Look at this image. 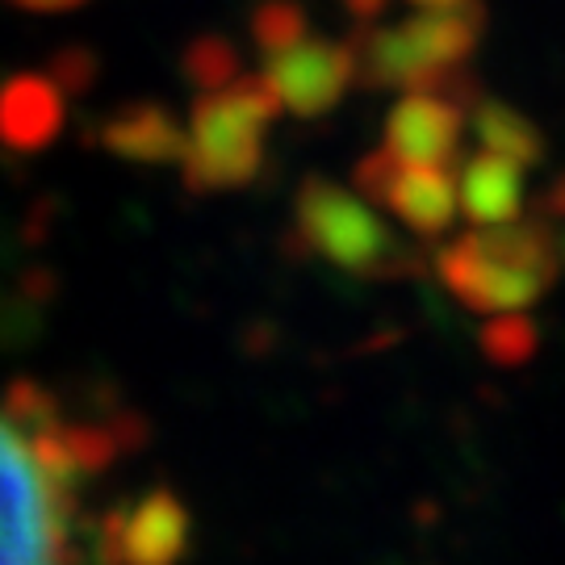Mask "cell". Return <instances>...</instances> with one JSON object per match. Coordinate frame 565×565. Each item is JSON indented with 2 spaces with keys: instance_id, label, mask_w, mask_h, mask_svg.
<instances>
[{
  "instance_id": "cell-1",
  "label": "cell",
  "mask_w": 565,
  "mask_h": 565,
  "mask_svg": "<svg viewBox=\"0 0 565 565\" xmlns=\"http://www.w3.org/2000/svg\"><path fill=\"white\" fill-rule=\"evenodd\" d=\"M482 34L486 9L478 0L424 9V13H411L394 25L361 21L356 34H352L356 76L373 93H385V88H403V93L440 88V93H457L473 105L482 93H478V81L465 76V67L473 60Z\"/></svg>"
},
{
  "instance_id": "cell-2",
  "label": "cell",
  "mask_w": 565,
  "mask_h": 565,
  "mask_svg": "<svg viewBox=\"0 0 565 565\" xmlns=\"http://www.w3.org/2000/svg\"><path fill=\"white\" fill-rule=\"evenodd\" d=\"M431 268L465 310L490 319L545 302L562 277V252L545 218H515L448 239Z\"/></svg>"
},
{
  "instance_id": "cell-3",
  "label": "cell",
  "mask_w": 565,
  "mask_h": 565,
  "mask_svg": "<svg viewBox=\"0 0 565 565\" xmlns=\"http://www.w3.org/2000/svg\"><path fill=\"white\" fill-rule=\"evenodd\" d=\"M281 114V97L268 76H247L202 88L189 114V147L181 177L189 193H235L264 172L268 126Z\"/></svg>"
},
{
  "instance_id": "cell-4",
  "label": "cell",
  "mask_w": 565,
  "mask_h": 565,
  "mask_svg": "<svg viewBox=\"0 0 565 565\" xmlns=\"http://www.w3.org/2000/svg\"><path fill=\"white\" fill-rule=\"evenodd\" d=\"M298 247L356 281H406L424 273V252L403 239L364 193L331 177H306L294 198Z\"/></svg>"
},
{
  "instance_id": "cell-5",
  "label": "cell",
  "mask_w": 565,
  "mask_h": 565,
  "mask_svg": "<svg viewBox=\"0 0 565 565\" xmlns=\"http://www.w3.org/2000/svg\"><path fill=\"white\" fill-rule=\"evenodd\" d=\"M76 503L42 473L30 440L0 411V565L67 562Z\"/></svg>"
},
{
  "instance_id": "cell-6",
  "label": "cell",
  "mask_w": 565,
  "mask_h": 565,
  "mask_svg": "<svg viewBox=\"0 0 565 565\" xmlns=\"http://www.w3.org/2000/svg\"><path fill=\"white\" fill-rule=\"evenodd\" d=\"M352 189L369 202L394 214L398 223L419 239H440L452 231L461 202H457V177L440 163H411L394 156L390 147L369 151L352 168Z\"/></svg>"
},
{
  "instance_id": "cell-7",
  "label": "cell",
  "mask_w": 565,
  "mask_h": 565,
  "mask_svg": "<svg viewBox=\"0 0 565 565\" xmlns=\"http://www.w3.org/2000/svg\"><path fill=\"white\" fill-rule=\"evenodd\" d=\"M193 545V515L177 490L151 486L135 503L109 507L97 520V565H181Z\"/></svg>"
},
{
  "instance_id": "cell-8",
  "label": "cell",
  "mask_w": 565,
  "mask_h": 565,
  "mask_svg": "<svg viewBox=\"0 0 565 565\" xmlns=\"http://www.w3.org/2000/svg\"><path fill=\"white\" fill-rule=\"evenodd\" d=\"M264 76L277 88L281 109H289L294 118H327L348 97V88L361 81L356 76V42L302 34L281 51L264 55Z\"/></svg>"
},
{
  "instance_id": "cell-9",
  "label": "cell",
  "mask_w": 565,
  "mask_h": 565,
  "mask_svg": "<svg viewBox=\"0 0 565 565\" xmlns=\"http://www.w3.org/2000/svg\"><path fill=\"white\" fill-rule=\"evenodd\" d=\"M469 102L440 88L406 93L403 102L385 114V147L411 163H448L461 156Z\"/></svg>"
},
{
  "instance_id": "cell-10",
  "label": "cell",
  "mask_w": 565,
  "mask_h": 565,
  "mask_svg": "<svg viewBox=\"0 0 565 565\" xmlns=\"http://www.w3.org/2000/svg\"><path fill=\"white\" fill-rule=\"evenodd\" d=\"M97 147L105 156H118L126 163L142 168H168L184 160L189 135L181 130V118L163 102H126L109 109L97 121Z\"/></svg>"
},
{
  "instance_id": "cell-11",
  "label": "cell",
  "mask_w": 565,
  "mask_h": 565,
  "mask_svg": "<svg viewBox=\"0 0 565 565\" xmlns=\"http://www.w3.org/2000/svg\"><path fill=\"white\" fill-rule=\"evenodd\" d=\"M63 118L67 97L51 72H18L0 84V147L34 156L60 139Z\"/></svg>"
},
{
  "instance_id": "cell-12",
  "label": "cell",
  "mask_w": 565,
  "mask_h": 565,
  "mask_svg": "<svg viewBox=\"0 0 565 565\" xmlns=\"http://www.w3.org/2000/svg\"><path fill=\"white\" fill-rule=\"evenodd\" d=\"M515 160L494 156V151H469L457 172V202H461L465 223L473 226H494V223H515L524 218L527 205V184Z\"/></svg>"
},
{
  "instance_id": "cell-13",
  "label": "cell",
  "mask_w": 565,
  "mask_h": 565,
  "mask_svg": "<svg viewBox=\"0 0 565 565\" xmlns=\"http://www.w3.org/2000/svg\"><path fill=\"white\" fill-rule=\"evenodd\" d=\"M469 130L478 135V147L507 156L520 168H536L548 156V139L524 109L499 102V97H478L469 105Z\"/></svg>"
},
{
  "instance_id": "cell-14",
  "label": "cell",
  "mask_w": 565,
  "mask_h": 565,
  "mask_svg": "<svg viewBox=\"0 0 565 565\" xmlns=\"http://www.w3.org/2000/svg\"><path fill=\"white\" fill-rule=\"evenodd\" d=\"M181 72L198 93H202V88H218V84L235 81L243 72L239 51H235V42H226L223 34H202V39H193L184 46Z\"/></svg>"
},
{
  "instance_id": "cell-15",
  "label": "cell",
  "mask_w": 565,
  "mask_h": 565,
  "mask_svg": "<svg viewBox=\"0 0 565 565\" xmlns=\"http://www.w3.org/2000/svg\"><path fill=\"white\" fill-rule=\"evenodd\" d=\"M247 30H252V42H256V51L264 60V55L289 46L294 39L310 34V18H306V9L298 0H256Z\"/></svg>"
},
{
  "instance_id": "cell-16",
  "label": "cell",
  "mask_w": 565,
  "mask_h": 565,
  "mask_svg": "<svg viewBox=\"0 0 565 565\" xmlns=\"http://www.w3.org/2000/svg\"><path fill=\"white\" fill-rule=\"evenodd\" d=\"M482 352L499 369L527 364L536 352V327L524 315H490V323L482 327Z\"/></svg>"
},
{
  "instance_id": "cell-17",
  "label": "cell",
  "mask_w": 565,
  "mask_h": 565,
  "mask_svg": "<svg viewBox=\"0 0 565 565\" xmlns=\"http://www.w3.org/2000/svg\"><path fill=\"white\" fill-rule=\"evenodd\" d=\"M51 76H55L63 88H84V84L97 76V55H93V51H81V46H67V51H60Z\"/></svg>"
},
{
  "instance_id": "cell-18",
  "label": "cell",
  "mask_w": 565,
  "mask_h": 565,
  "mask_svg": "<svg viewBox=\"0 0 565 565\" xmlns=\"http://www.w3.org/2000/svg\"><path fill=\"white\" fill-rule=\"evenodd\" d=\"M541 218L548 223L553 231V239H557V252H562V268H565V177L545 189V198H541Z\"/></svg>"
},
{
  "instance_id": "cell-19",
  "label": "cell",
  "mask_w": 565,
  "mask_h": 565,
  "mask_svg": "<svg viewBox=\"0 0 565 565\" xmlns=\"http://www.w3.org/2000/svg\"><path fill=\"white\" fill-rule=\"evenodd\" d=\"M25 13H67V9H81L84 0H9Z\"/></svg>"
},
{
  "instance_id": "cell-20",
  "label": "cell",
  "mask_w": 565,
  "mask_h": 565,
  "mask_svg": "<svg viewBox=\"0 0 565 565\" xmlns=\"http://www.w3.org/2000/svg\"><path fill=\"white\" fill-rule=\"evenodd\" d=\"M411 4H424V9H440V4H461V0H411Z\"/></svg>"
}]
</instances>
